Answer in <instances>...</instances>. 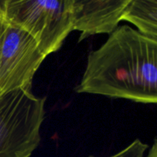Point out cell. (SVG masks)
<instances>
[{
    "label": "cell",
    "mask_w": 157,
    "mask_h": 157,
    "mask_svg": "<svg viewBox=\"0 0 157 157\" xmlns=\"http://www.w3.org/2000/svg\"><path fill=\"white\" fill-rule=\"evenodd\" d=\"M76 92L156 104L157 41L119 26L88 55Z\"/></svg>",
    "instance_id": "1"
},
{
    "label": "cell",
    "mask_w": 157,
    "mask_h": 157,
    "mask_svg": "<svg viewBox=\"0 0 157 157\" xmlns=\"http://www.w3.org/2000/svg\"><path fill=\"white\" fill-rule=\"evenodd\" d=\"M5 21L32 36L46 57L74 31L72 0H5Z\"/></svg>",
    "instance_id": "2"
},
{
    "label": "cell",
    "mask_w": 157,
    "mask_h": 157,
    "mask_svg": "<svg viewBox=\"0 0 157 157\" xmlns=\"http://www.w3.org/2000/svg\"><path fill=\"white\" fill-rule=\"evenodd\" d=\"M44 104L31 90L0 95V157H32L41 142Z\"/></svg>",
    "instance_id": "3"
},
{
    "label": "cell",
    "mask_w": 157,
    "mask_h": 157,
    "mask_svg": "<svg viewBox=\"0 0 157 157\" xmlns=\"http://www.w3.org/2000/svg\"><path fill=\"white\" fill-rule=\"evenodd\" d=\"M45 58L31 35L5 21L0 32V95L31 90L34 76Z\"/></svg>",
    "instance_id": "4"
},
{
    "label": "cell",
    "mask_w": 157,
    "mask_h": 157,
    "mask_svg": "<svg viewBox=\"0 0 157 157\" xmlns=\"http://www.w3.org/2000/svg\"><path fill=\"white\" fill-rule=\"evenodd\" d=\"M130 0H72L73 29L79 41L98 34L113 33L122 21Z\"/></svg>",
    "instance_id": "5"
},
{
    "label": "cell",
    "mask_w": 157,
    "mask_h": 157,
    "mask_svg": "<svg viewBox=\"0 0 157 157\" xmlns=\"http://www.w3.org/2000/svg\"><path fill=\"white\" fill-rule=\"evenodd\" d=\"M122 21L131 23L140 33L157 41L156 0H130L124 9Z\"/></svg>",
    "instance_id": "6"
},
{
    "label": "cell",
    "mask_w": 157,
    "mask_h": 157,
    "mask_svg": "<svg viewBox=\"0 0 157 157\" xmlns=\"http://www.w3.org/2000/svg\"><path fill=\"white\" fill-rule=\"evenodd\" d=\"M148 147L147 144H144L140 139H136L122 150L107 157H144ZM87 157L95 156H89Z\"/></svg>",
    "instance_id": "7"
},
{
    "label": "cell",
    "mask_w": 157,
    "mask_h": 157,
    "mask_svg": "<svg viewBox=\"0 0 157 157\" xmlns=\"http://www.w3.org/2000/svg\"><path fill=\"white\" fill-rule=\"evenodd\" d=\"M146 157H157V141L156 139L154 140L153 144L152 145L151 148L149 150Z\"/></svg>",
    "instance_id": "8"
},
{
    "label": "cell",
    "mask_w": 157,
    "mask_h": 157,
    "mask_svg": "<svg viewBox=\"0 0 157 157\" xmlns=\"http://www.w3.org/2000/svg\"><path fill=\"white\" fill-rule=\"evenodd\" d=\"M4 1L5 0H0V32L2 28L3 24L5 22L4 18V12H3V7H4Z\"/></svg>",
    "instance_id": "9"
}]
</instances>
